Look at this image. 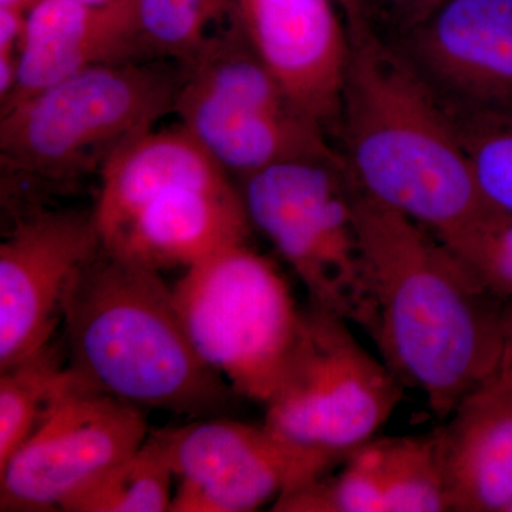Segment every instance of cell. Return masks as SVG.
Returning a JSON list of instances; mask_svg holds the SVG:
<instances>
[{"label": "cell", "mask_w": 512, "mask_h": 512, "mask_svg": "<svg viewBox=\"0 0 512 512\" xmlns=\"http://www.w3.org/2000/svg\"><path fill=\"white\" fill-rule=\"evenodd\" d=\"M355 212L373 305L367 333L403 386L447 419L497 376L507 306L419 222L356 187Z\"/></svg>", "instance_id": "cell-1"}, {"label": "cell", "mask_w": 512, "mask_h": 512, "mask_svg": "<svg viewBox=\"0 0 512 512\" xmlns=\"http://www.w3.org/2000/svg\"><path fill=\"white\" fill-rule=\"evenodd\" d=\"M338 130L350 180L370 200L447 241L488 207L456 116L375 29L350 33Z\"/></svg>", "instance_id": "cell-2"}, {"label": "cell", "mask_w": 512, "mask_h": 512, "mask_svg": "<svg viewBox=\"0 0 512 512\" xmlns=\"http://www.w3.org/2000/svg\"><path fill=\"white\" fill-rule=\"evenodd\" d=\"M62 322L74 372L143 412L211 416L235 394L198 355L160 271L104 245L70 282Z\"/></svg>", "instance_id": "cell-3"}, {"label": "cell", "mask_w": 512, "mask_h": 512, "mask_svg": "<svg viewBox=\"0 0 512 512\" xmlns=\"http://www.w3.org/2000/svg\"><path fill=\"white\" fill-rule=\"evenodd\" d=\"M171 60L97 64L0 111L2 188H64L174 113Z\"/></svg>", "instance_id": "cell-4"}, {"label": "cell", "mask_w": 512, "mask_h": 512, "mask_svg": "<svg viewBox=\"0 0 512 512\" xmlns=\"http://www.w3.org/2000/svg\"><path fill=\"white\" fill-rule=\"evenodd\" d=\"M258 229L305 286L311 305L369 332L372 295L355 212V187L340 154L269 165L238 181Z\"/></svg>", "instance_id": "cell-5"}, {"label": "cell", "mask_w": 512, "mask_h": 512, "mask_svg": "<svg viewBox=\"0 0 512 512\" xmlns=\"http://www.w3.org/2000/svg\"><path fill=\"white\" fill-rule=\"evenodd\" d=\"M181 70L178 124L237 183L282 161L339 154L259 59L235 16Z\"/></svg>", "instance_id": "cell-6"}, {"label": "cell", "mask_w": 512, "mask_h": 512, "mask_svg": "<svg viewBox=\"0 0 512 512\" xmlns=\"http://www.w3.org/2000/svg\"><path fill=\"white\" fill-rule=\"evenodd\" d=\"M173 293L198 355L235 394L265 407L303 325L278 268L244 242L185 269Z\"/></svg>", "instance_id": "cell-7"}, {"label": "cell", "mask_w": 512, "mask_h": 512, "mask_svg": "<svg viewBox=\"0 0 512 512\" xmlns=\"http://www.w3.org/2000/svg\"><path fill=\"white\" fill-rule=\"evenodd\" d=\"M403 383L353 336L348 320L311 305L265 424L285 439L348 456L392 417Z\"/></svg>", "instance_id": "cell-8"}, {"label": "cell", "mask_w": 512, "mask_h": 512, "mask_svg": "<svg viewBox=\"0 0 512 512\" xmlns=\"http://www.w3.org/2000/svg\"><path fill=\"white\" fill-rule=\"evenodd\" d=\"M178 478L171 512H249L319 480L342 454L302 446L264 426L195 420L150 431Z\"/></svg>", "instance_id": "cell-9"}, {"label": "cell", "mask_w": 512, "mask_h": 512, "mask_svg": "<svg viewBox=\"0 0 512 512\" xmlns=\"http://www.w3.org/2000/svg\"><path fill=\"white\" fill-rule=\"evenodd\" d=\"M148 434L143 410L101 392L72 369L29 439L0 466V511H63L74 495L143 446Z\"/></svg>", "instance_id": "cell-10"}, {"label": "cell", "mask_w": 512, "mask_h": 512, "mask_svg": "<svg viewBox=\"0 0 512 512\" xmlns=\"http://www.w3.org/2000/svg\"><path fill=\"white\" fill-rule=\"evenodd\" d=\"M13 215L0 244V370L52 343L70 282L103 247L93 210Z\"/></svg>", "instance_id": "cell-11"}, {"label": "cell", "mask_w": 512, "mask_h": 512, "mask_svg": "<svg viewBox=\"0 0 512 512\" xmlns=\"http://www.w3.org/2000/svg\"><path fill=\"white\" fill-rule=\"evenodd\" d=\"M235 18L296 106L338 128L352 37L336 0H235Z\"/></svg>", "instance_id": "cell-12"}, {"label": "cell", "mask_w": 512, "mask_h": 512, "mask_svg": "<svg viewBox=\"0 0 512 512\" xmlns=\"http://www.w3.org/2000/svg\"><path fill=\"white\" fill-rule=\"evenodd\" d=\"M403 37L407 59L458 109H512V0H444Z\"/></svg>", "instance_id": "cell-13"}, {"label": "cell", "mask_w": 512, "mask_h": 512, "mask_svg": "<svg viewBox=\"0 0 512 512\" xmlns=\"http://www.w3.org/2000/svg\"><path fill=\"white\" fill-rule=\"evenodd\" d=\"M274 511H450L441 430L426 436L373 437L350 450L339 473L284 495Z\"/></svg>", "instance_id": "cell-14"}, {"label": "cell", "mask_w": 512, "mask_h": 512, "mask_svg": "<svg viewBox=\"0 0 512 512\" xmlns=\"http://www.w3.org/2000/svg\"><path fill=\"white\" fill-rule=\"evenodd\" d=\"M146 60L131 25L130 0L107 8L39 0L26 13L15 87L0 111L97 64Z\"/></svg>", "instance_id": "cell-15"}, {"label": "cell", "mask_w": 512, "mask_h": 512, "mask_svg": "<svg viewBox=\"0 0 512 512\" xmlns=\"http://www.w3.org/2000/svg\"><path fill=\"white\" fill-rule=\"evenodd\" d=\"M238 185L177 187L144 205L107 249L161 271L188 269L251 234Z\"/></svg>", "instance_id": "cell-16"}, {"label": "cell", "mask_w": 512, "mask_h": 512, "mask_svg": "<svg viewBox=\"0 0 512 512\" xmlns=\"http://www.w3.org/2000/svg\"><path fill=\"white\" fill-rule=\"evenodd\" d=\"M93 208L104 247L158 195L177 187H227L234 180L181 124L140 134L111 154L100 170Z\"/></svg>", "instance_id": "cell-17"}, {"label": "cell", "mask_w": 512, "mask_h": 512, "mask_svg": "<svg viewBox=\"0 0 512 512\" xmlns=\"http://www.w3.org/2000/svg\"><path fill=\"white\" fill-rule=\"evenodd\" d=\"M441 430L450 511L512 505V387L493 380L467 394Z\"/></svg>", "instance_id": "cell-18"}, {"label": "cell", "mask_w": 512, "mask_h": 512, "mask_svg": "<svg viewBox=\"0 0 512 512\" xmlns=\"http://www.w3.org/2000/svg\"><path fill=\"white\" fill-rule=\"evenodd\" d=\"M131 25L147 60L188 63L235 16V0H130Z\"/></svg>", "instance_id": "cell-19"}, {"label": "cell", "mask_w": 512, "mask_h": 512, "mask_svg": "<svg viewBox=\"0 0 512 512\" xmlns=\"http://www.w3.org/2000/svg\"><path fill=\"white\" fill-rule=\"evenodd\" d=\"M70 376L52 343L0 370V466L29 439Z\"/></svg>", "instance_id": "cell-20"}, {"label": "cell", "mask_w": 512, "mask_h": 512, "mask_svg": "<svg viewBox=\"0 0 512 512\" xmlns=\"http://www.w3.org/2000/svg\"><path fill=\"white\" fill-rule=\"evenodd\" d=\"M173 471L150 439L97 477L66 512H164L173 504Z\"/></svg>", "instance_id": "cell-21"}, {"label": "cell", "mask_w": 512, "mask_h": 512, "mask_svg": "<svg viewBox=\"0 0 512 512\" xmlns=\"http://www.w3.org/2000/svg\"><path fill=\"white\" fill-rule=\"evenodd\" d=\"M453 113L485 202L512 215V109Z\"/></svg>", "instance_id": "cell-22"}, {"label": "cell", "mask_w": 512, "mask_h": 512, "mask_svg": "<svg viewBox=\"0 0 512 512\" xmlns=\"http://www.w3.org/2000/svg\"><path fill=\"white\" fill-rule=\"evenodd\" d=\"M444 242L476 276L485 291L505 306H512L511 214L491 208Z\"/></svg>", "instance_id": "cell-23"}, {"label": "cell", "mask_w": 512, "mask_h": 512, "mask_svg": "<svg viewBox=\"0 0 512 512\" xmlns=\"http://www.w3.org/2000/svg\"><path fill=\"white\" fill-rule=\"evenodd\" d=\"M443 2L444 0H366V5L372 28L373 20H380L403 36Z\"/></svg>", "instance_id": "cell-24"}, {"label": "cell", "mask_w": 512, "mask_h": 512, "mask_svg": "<svg viewBox=\"0 0 512 512\" xmlns=\"http://www.w3.org/2000/svg\"><path fill=\"white\" fill-rule=\"evenodd\" d=\"M348 23L350 33L372 28L367 13L366 0H336Z\"/></svg>", "instance_id": "cell-25"}, {"label": "cell", "mask_w": 512, "mask_h": 512, "mask_svg": "<svg viewBox=\"0 0 512 512\" xmlns=\"http://www.w3.org/2000/svg\"><path fill=\"white\" fill-rule=\"evenodd\" d=\"M495 377L512 387V306H507L505 313L503 355Z\"/></svg>", "instance_id": "cell-26"}, {"label": "cell", "mask_w": 512, "mask_h": 512, "mask_svg": "<svg viewBox=\"0 0 512 512\" xmlns=\"http://www.w3.org/2000/svg\"><path fill=\"white\" fill-rule=\"evenodd\" d=\"M39 0H0V8L19 10L28 13V10L35 6Z\"/></svg>", "instance_id": "cell-27"}, {"label": "cell", "mask_w": 512, "mask_h": 512, "mask_svg": "<svg viewBox=\"0 0 512 512\" xmlns=\"http://www.w3.org/2000/svg\"><path fill=\"white\" fill-rule=\"evenodd\" d=\"M74 2L83 3V5L93 6V8H107V6L116 5L121 0H74Z\"/></svg>", "instance_id": "cell-28"}, {"label": "cell", "mask_w": 512, "mask_h": 512, "mask_svg": "<svg viewBox=\"0 0 512 512\" xmlns=\"http://www.w3.org/2000/svg\"><path fill=\"white\" fill-rule=\"evenodd\" d=\"M508 512H512V505H511L510 511H508Z\"/></svg>", "instance_id": "cell-29"}]
</instances>
